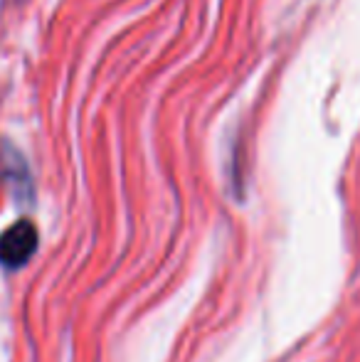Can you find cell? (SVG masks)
<instances>
[{
  "mask_svg": "<svg viewBox=\"0 0 360 362\" xmlns=\"http://www.w3.org/2000/svg\"><path fill=\"white\" fill-rule=\"evenodd\" d=\"M37 227L30 219H18L0 234V264L5 269H20L37 252Z\"/></svg>",
  "mask_w": 360,
  "mask_h": 362,
  "instance_id": "obj_1",
  "label": "cell"
}]
</instances>
